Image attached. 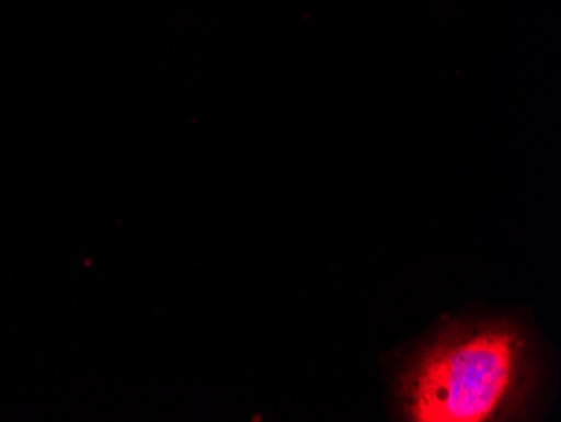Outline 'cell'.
<instances>
[{
    "instance_id": "cell-1",
    "label": "cell",
    "mask_w": 561,
    "mask_h": 422,
    "mask_svg": "<svg viewBox=\"0 0 561 422\" xmlns=\"http://www.w3.org/2000/svg\"><path fill=\"white\" fill-rule=\"evenodd\" d=\"M537 377V352L518 323L456 321L407 361L397 408L405 421H510L525 411Z\"/></svg>"
}]
</instances>
